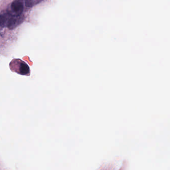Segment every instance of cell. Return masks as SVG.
Wrapping results in <instances>:
<instances>
[{
  "label": "cell",
  "instance_id": "obj_2",
  "mask_svg": "<svg viewBox=\"0 0 170 170\" xmlns=\"http://www.w3.org/2000/svg\"><path fill=\"white\" fill-rule=\"evenodd\" d=\"M11 9L14 13V15H20L24 10V4L21 1H14L11 4Z\"/></svg>",
  "mask_w": 170,
  "mask_h": 170
},
{
  "label": "cell",
  "instance_id": "obj_1",
  "mask_svg": "<svg viewBox=\"0 0 170 170\" xmlns=\"http://www.w3.org/2000/svg\"><path fill=\"white\" fill-rule=\"evenodd\" d=\"M25 20V17L22 14L20 15H13L8 22L7 27L10 30H13L21 25Z\"/></svg>",
  "mask_w": 170,
  "mask_h": 170
},
{
  "label": "cell",
  "instance_id": "obj_3",
  "mask_svg": "<svg viewBox=\"0 0 170 170\" xmlns=\"http://www.w3.org/2000/svg\"><path fill=\"white\" fill-rule=\"evenodd\" d=\"M13 15V14H11L9 12H6L0 14V26L3 27L7 26L8 22Z\"/></svg>",
  "mask_w": 170,
  "mask_h": 170
},
{
  "label": "cell",
  "instance_id": "obj_4",
  "mask_svg": "<svg viewBox=\"0 0 170 170\" xmlns=\"http://www.w3.org/2000/svg\"><path fill=\"white\" fill-rule=\"evenodd\" d=\"M30 71L29 66L26 63H22L20 67V72L21 75H28Z\"/></svg>",
  "mask_w": 170,
  "mask_h": 170
},
{
  "label": "cell",
  "instance_id": "obj_5",
  "mask_svg": "<svg viewBox=\"0 0 170 170\" xmlns=\"http://www.w3.org/2000/svg\"><path fill=\"white\" fill-rule=\"evenodd\" d=\"M40 1H34V0H31V1H26L25 2V4L26 7H32L34 6L35 5L38 3H39Z\"/></svg>",
  "mask_w": 170,
  "mask_h": 170
}]
</instances>
